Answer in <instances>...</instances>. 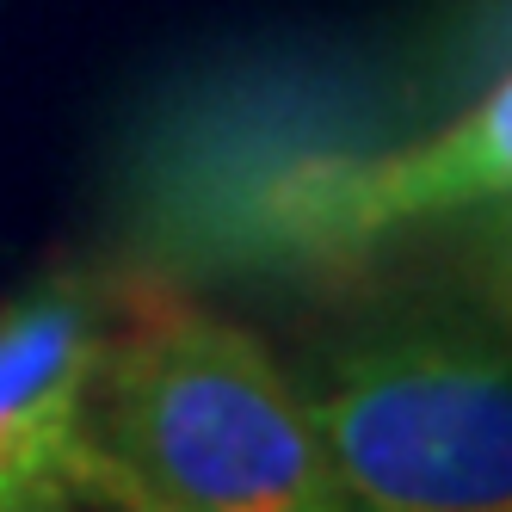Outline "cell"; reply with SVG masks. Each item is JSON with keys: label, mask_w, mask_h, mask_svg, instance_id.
Wrapping results in <instances>:
<instances>
[{"label": "cell", "mask_w": 512, "mask_h": 512, "mask_svg": "<svg viewBox=\"0 0 512 512\" xmlns=\"http://www.w3.org/2000/svg\"><path fill=\"white\" fill-rule=\"evenodd\" d=\"M389 93L352 68L260 56L173 87L118 173L124 266L161 278L327 284L371 260L358 173Z\"/></svg>", "instance_id": "cell-1"}, {"label": "cell", "mask_w": 512, "mask_h": 512, "mask_svg": "<svg viewBox=\"0 0 512 512\" xmlns=\"http://www.w3.org/2000/svg\"><path fill=\"white\" fill-rule=\"evenodd\" d=\"M75 500L136 512L346 506L303 389L272 352L142 266L112 272V321L75 426Z\"/></svg>", "instance_id": "cell-2"}, {"label": "cell", "mask_w": 512, "mask_h": 512, "mask_svg": "<svg viewBox=\"0 0 512 512\" xmlns=\"http://www.w3.org/2000/svg\"><path fill=\"white\" fill-rule=\"evenodd\" d=\"M297 389L346 506L512 512V346L494 327L377 315L315 346Z\"/></svg>", "instance_id": "cell-3"}, {"label": "cell", "mask_w": 512, "mask_h": 512, "mask_svg": "<svg viewBox=\"0 0 512 512\" xmlns=\"http://www.w3.org/2000/svg\"><path fill=\"white\" fill-rule=\"evenodd\" d=\"M112 272L56 266L0 303V512L75 500V426Z\"/></svg>", "instance_id": "cell-4"}, {"label": "cell", "mask_w": 512, "mask_h": 512, "mask_svg": "<svg viewBox=\"0 0 512 512\" xmlns=\"http://www.w3.org/2000/svg\"><path fill=\"white\" fill-rule=\"evenodd\" d=\"M500 198H512V75L451 124L414 142H383L358 173V229L377 253L401 229L469 216Z\"/></svg>", "instance_id": "cell-5"}, {"label": "cell", "mask_w": 512, "mask_h": 512, "mask_svg": "<svg viewBox=\"0 0 512 512\" xmlns=\"http://www.w3.org/2000/svg\"><path fill=\"white\" fill-rule=\"evenodd\" d=\"M475 223L463 235V260H469V284H475V303L494 327L512 334V198L469 210Z\"/></svg>", "instance_id": "cell-6"}]
</instances>
